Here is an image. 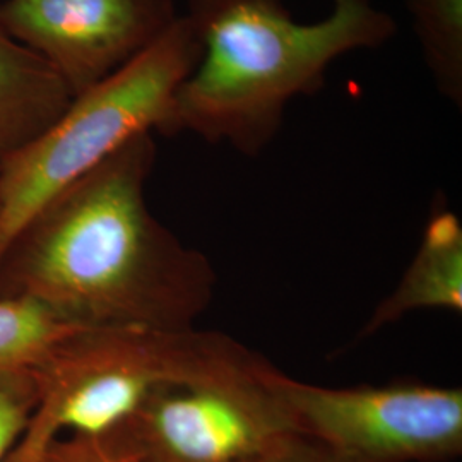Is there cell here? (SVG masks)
Listing matches in <instances>:
<instances>
[{
	"instance_id": "cell-9",
	"label": "cell",
	"mask_w": 462,
	"mask_h": 462,
	"mask_svg": "<svg viewBox=\"0 0 462 462\" xmlns=\"http://www.w3.org/2000/svg\"><path fill=\"white\" fill-rule=\"evenodd\" d=\"M70 99L53 69L0 24V162L43 133Z\"/></svg>"
},
{
	"instance_id": "cell-6",
	"label": "cell",
	"mask_w": 462,
	"mask_h": 462,
	"mask_svg": "<svg viewBox=\"0 0 462 462\" xmlns=\"http://www.w3.org/2000/svg\"><path fill=\"white\" fill-rule=\"evenodd\" d=\"M265 379L298 433L337 462H447L462 454L461 387H322L271 364Z\"/></svg>"
},
{
	"instance_id": "cell-1",
	"label": "cell",
	"mask_w": 462,
	"mask_h": 462,
	"mask_svg": "<svg viewBox=\"0 0 462 462\" xmlns=\"http://www.w3.org/2000/svg\"><path fill=\"white\" fill-rule=\"evenodd\" d=\"M152 134L50 199L0 254V298L78 328L190 329L215 297L209 259L149 211Z\"/></svg>"
},
{
	"instance_id": "cell-3",
	"label": "cell",
	"mask_w": 462,
	"mask_h": 462,
	"mask_svg": "<svg viewBox=\"0 0 462 462\" xmlns=\"http://www.w3.org/2000/svg\"><path fill=\"white\" fill-rule=\"evenodd\" d=\"M240 346L194 328H79L38 370L33 413L4 462H40L64 433L108 437L158 389L202 377Z\"/></svg>"
},
{
	"instance_id": "cell-5",
	"label": "cell",
	"mask_w": 462,
	"mask_h": 462,
	"mask_svg": "<svg viewBox=\"0 0 462 462\" xmlns=\"http://www.w3.org/2000/svg\"><path fill=\"white\" fill-rule=\"evenodd\" d=\"M269 362L242 346L198 379L158 389L103 439L146 462H250L301 435L265 379Z\"/></svg>"
},
{
	"instance_id": "cell-4",
	"label": "cell",
	"mask_w": 462,
	"mask_h": 462,
	"mask_svg": "<svg viewBox=\"0 0 462 462\" xmlns=\"http://www.w3.org/2000/svg\"><path fill=\"white\" fill-rule=\"evenodd\" d=\"M200 43L185 16L105 81L70 99L28 144L0 162V254L50 199L143 134H163Z\"/></svg>"
},
{
	"instance_id": "cell-2",
	"label": "cell",
	"mask_w": 462,
	"mask_h": 462,
	"mask_svg": "<svg viewBox=\"0 0 462 462\" xmlns=\"http://www.w3.org/2000/svg\"><path fill=\"white\" fill-rule=\"evenodd\" d=\"M200 57L171 101L165 135L192 133L257 154L288 103L317 91L349 51L377 49L396 21L372 0H332L329 14L297 23L282 0H189Z\"/></svg>"
},
{
	"instance_id": "cell-7",
	"label": "cell",
	"mask_w": 462,
	"mask_h": 462,
	"mask_svg": "<svg viewBox=\"0 0 462 462\" xmlns=\"http://www.w3.org/2000/svg\"><path fill=\"white\" fill-rule=\"evenodd\" d=\"M179 19L173 0H5L2 28L78 97L149 49Z\"/></svg>"
},
{
	"instance_id": "cell-14",
	"label": "cell",
	"mask_w": 462,
	"mask_h": 462,
	"mask_svg": "<svg viewBox=\"0 0 462 462\" xmlns=\"http://www.w3.org/2000/svg\"><path fill=\"white\" fill-rule=\"evenodd\" d=\"M250 462H337L314 442L300 437Z\"/></svg>"
},
{
	"instance_id": "cell-11",
	"label": "cell",
	"mask_w": 462,
	"mask_h": 462,
	"mask_svg": "<svg viewBox=\"0 0 462 462\" xmlns=\"http://www.w3.org/2000/svg\"><path fill=\"white\" fill-rule=\"evenodd\" d=\"M427 66L439 91L462 105V0H408Z\"/></svg>"
},
{
	"instance_id": "cell-13",
	"label": "cell",
	"mask_w": 462,
	"mask_h": 462,
	"mask_svg": "<svg viewBox=\"0 0 462 462\" xmlns=\"http://www.w3.org/2000/svg\"><path fill=\"white\" fill-rule=\"evenodd\" d=\"M36 396L30 391L0 385V462L16 447L30 416Z\"/></svg>"
},
{
	"instance_id": "cell-8",
	"label": "cell",
	"mask_w": 462,
	"mask_h": 462,
	"mask_svg": "<svg viewBox=\"0 0 462 462\" xmlns=\"http://www.w3.org/2000/svg\"><path fill=\"white\" fill-rule=\"evenodd\" d=\"M418 310L462 312V226L450 211L431 216L413 263L370 315L362 336H372Z\"/></svg>"
},
{
	"instance_id": "cell-12",
	"label": "cell",
	"mask_w": 462,
	"mask_h": 462,
	"mask_svg": "<svg viewBox=\"0 0 462 462\" xmlns=\"http://www.w3.org/2000/svg\"><path fill=\"white\" fill-rule=\"evenodd\" d=\"M40 462H146L110 439L62 435L43 452Z\"/></svg>"
},
{
	"instance_id": "cell-10",
	"label": "cell",
	"mask_w": 462,
	"mask_h": 462,
	"mask_svg": "<svg viewBox=\"0 0 462 462\" xmlns=\"http://www.w3.org/2000/svg\"><path fill=\"white\" fill-rule=\"evenodd\" d=\"M76 329L30 300L0 298V385L34 394L38 370L55 345Z\"/></svg>"
}]
</instances>
